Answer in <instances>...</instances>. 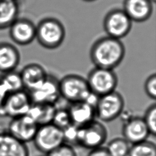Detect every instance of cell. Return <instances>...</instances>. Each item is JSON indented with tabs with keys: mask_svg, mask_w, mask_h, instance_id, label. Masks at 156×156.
Listing matches in <instances>:
<instances>
[{
	"mask_svg": "<svg viewBox=\"0 0 156 156\" xmlns=\"http://www.w3.org/2000/svg\"><path fill=\"white\" fill-rule=\"evenodd\" d=\"M86 79L90 90L99 96L115 91L118 82L113 69L98 67L92 69Z\"/></svg>",
	"mask_w": 156,
	"mask_h": 156,
	"instance_id": "obj_5",
	"label": "cell"
},
{
	"mask_svg": "<svg viewBox=\"0 0 156 156\" xmlns=\"http://www.w3.org/2000/svg\"><path fill=\"white\" fill-rule=\"evenodd\" d=\"M32 104L29 94L25 90L9 93L0 107V116L14 118L25 115Z\"/></svg>",
	"mask_w": 156,
	"mask_h": 156,
	"instance_id": "obj_9",
	"label": "cell"
},
{
	"mask_svg": "<svg viewBox=\"0 0 156 156\" xmlns=\"http://www.w3.org/2000/svg\"><path fill=\"white\" fill-rule=\"evenodd\" d=\"M78 130L79 127L73 124H71L65 129H63V138L64 143L69 145H77V138H78Z\"/></svg>",
	"mask_w": 156,
	"mask_h": 156,
	"instance_id": "obj_26",
	"label": "cell"
},
{
	"mask_svg": "<svg viewBox=\"0 0 156 156\" xmlns=\"http://www.w3.org/2000/svg\"><path fill=\"white\" fill-rule=\"evenodd\" d=\"M143 120L148 129L149 133L155 136L156 133V105H151L146 110Z\"/></svg>",
	"mask_w": 156,
	"mask_h": 156,
	"instance_id": "obj_25",
	"label": "cell"
},
{
	"mask_svg": "<svg viewBox=\"0 0 156 156\" xmlns=\"http://www.w3.org/2000/svg\"><path fill=\"white\" fill-rule=\"evenodd\" d=\"M20 62V53L17 48L8 42H0V72L15 71Z\"/></svg>",
	"mask_w": 156,
	"mask_h": 156,
	"instance_id": "obj_18",
	"label": "cell"
},
{
	"mask_svg": "<svg viewBox=\"0 0 156 156\" xmlns=\"http://www.w3.org/2000/svg\"><path fill=\"white\" fill-rule=\"evenodd\" d=\"M107 136L105 126L101 121L94 119L83 126L79 127L77 145L93 149L102 146Z\"/></svg>",
	"mask_w": 156,
	"mask_h": 156,
	"instance_id": "obj_8",
	"label": "cell"
},
{
	"mask_svg": "<svg viewBox=\"0 0 156 156\" xmlns=\"http://www.w3.org/2000/svg\"><path fill=\"white\" fill-rule=\"evenodd\" d=\"M7 94H8L7 91H6L5 88L0 82V107L2 105Z\"/></svg>",
	"mask_w": 156,
	"mask_h": 156,
	"instance_id": "obj_30",
	"label": "cell"
},
{
	"mask_svg": "<svg viewBox=\"0 0 156 156\" xmlns=\"http://www.w3.org/2000/svg\"><path fill=\"white\" fill-rule=\"evenodd\" d=\"M32 103H49L55 104L60 96L58 80L48 75L43 84L36 90L28 92Z\"/></svg>",
	"mask_w": 156,
	"mask_h": 156,
	"instance_id": "obj_12",
	"label": "cell"
},
{
	"mask_svg": "<svg viewBox=\"0 0 156 156\" xmlns=\"http://www.w3.org/2000/svg\"><path fill=\"white\" fill-rule=\"evenodd\" d=\"M9 28L10 38L17 44L27 45L35 39L36 25L30 20L18 18Z\"/></svg>",
	"mask_w": 156,
	"mask_h": 156,
	"instance_id": "obj_11",
	"label": "cell"
},
{
	"mask_svg": "<svg viewBox=\"0 0 156 156\" xmlns=\"http://www.w3.org/2000/svg\"><path fill=\"white\" fill-rule=\"evenodd\" d=\"M56 109L55 104L32 103L26 115L40 126L52 122Z\"/></svg>",
	"mask_w": 156,
	"mask_h": 156,
	"instance_id": "obj_19",
	"label": "cell"
},
{
	"mask_svg": "<svg viewBox=\"0 0 156 156\" xmlns=\"http://www.w3.org/2000/svg\"><path fill=\"white\" fill-rule=\"evenodd\" d=\"M0 82L8 94L24 90L20 74L15 71L2 73L0 77Z\"/></svg>",
	"mask_w": 156,
	"mask_h": 156,
	"instance_id": "obj_21",
	"label": "cell"
},
{
	"mask_svg": "<svg viewBox=\"0 0 156 156\" xmlns=\"http://www.w3.org/2000/svg\"><path fill=\"white\" fill-rule=\"evenodd\" d=\"M60 96L70 103L85 101L91 93L87 79L77 74H68L58 80Z\"/></svg>",
	"mask_w": 156,
	"mask_h": 156,
	"instance_id": "obj_3",
	"label": "cell"
},
{
	"mask_svg": "<svg viewBox=\"0 0 156 156\" xmlns=\"http://www.w3.org/2000/svg\"><path fill=\"white\" fill-rule=\"evenodd\" d=\"M132 26V20L121 9L110 10L103 21V27L107 36L119 40L130 32Z\"/></svg>",
	"mask_w": 156,
	"mask_h": 156,
	"instance_id": "obj_7",
	"label": "cell"
},
{
	"mask_svg": "<svg viewBox=\"0 0 156 156\" xmlns=\"http://www.w3.org/2000/svg\"><path fill=\"white\" fill-rule=\"evenodd\" d=\"M125 52V46L121 40L106 36L93 44L90 57L95 67L113 70L122 62Z\"/></svg>",
	"mask_w": 156,
	"mask_h": 156,
	"instance_id": "obj_1",
	"label": "cell"
},
{
	"mask_svg": "<svg viewBox=\"0 0 156 156\" xmlns=\"http://www.w3.org/2000/svg\"><path fill=\"white\" fill-rule=\"evenodd\" d=\"M84 1H86V2H92V1H96V0H83Z\"/></svg>",
	"mask_w": 156,
	"mask_h": 156,
	"instance_id": "obj_31",
	"label": "cell"
},
{
	"mask_svg": "<svg viewBox=\"0 0 156 156\" xmlns=\"http://www.w3.org/2000/svg\"><path fill=\"white\" fill-rule=\"evenodd\" d=\"M144 90L147 96L152 99L156 98V75H150L144 84Z\"/></svg>",
	"mask_w": 156,
	"mask_h": 156,
	"instance_id": "obj_28",
	"label": "cell"
},
{
	"mask_svg": "<svg viewBox=\"0 0 156 156\" xmlns=\"http://www.w3.org/2000/svg\"><path fill=\"white\" fill-rule=\"evenodd\" d=\"M52 123L62 130L73 124L68 109L57 108Z\"/></svg>",
	"mask_w": 156,
	"mask_h": 156,
	"instance_id": "obj_24",
	"label": "cell"
},
{
	"mask_svg": "<svg viewBox=\"0 0 156 156\" xmlns=\"http://www.w3.org/2000/svg\"><path fill=\"white\" fill-rule=\"evenodd\" d=\"M20 74L24 89L27 92L32 91L40 87L48 75L42 66L34 63L26 65Z\"/></svg>",
	"mask_w": 156,
	"mask_h": 156,
	"instance_id": "obj_14",
	"label": "cell"
},
{
	"mask_svg": "<svg viewBox=\"0 0 156 156\" xmlns=\"http://www.w3.org/2000/svg\"><path fill=\"white\" fill-rule=\"evenodd\" d=\"M0 156H29V151L26 143L7 132H0Z\"/></svg>",
	"mask_w": 156,
	"mask_h": 156,
	"instance_id": "obj_17",
	"label": "cell"
},
{
	"mask_svg": "<svg viewBox=\"0 0 156 156\" xmlns=\"http://www.w3.org/2000/svg\"><path fill=\"white\" fill-rule=\"evenodd\" d=\"M32 141L37 150L48 154L64 143L63 131L52 122L40 126Z\"/></svg>",
	"mask_w": 156,
	"mask_h": 156,
	"instance_id": "obj_6",
	"label": "cell"
},
{
	"mask_svg": "<svg viewBox=\"0 0 156 156\" xmlns=\"http://www.w3.org/2000/svg\"><path fill=\"white\" fill-rule=\"evenodd\" d=\"M65 34L63 24L55 18H43L36 26L35 38L46 49H54L58 48L63 42Z\"/></svg>",
	"mask_w": 156,
	"mask_h": 156,
	"instance_id": "obj_2",
	"label": "cell"
},
{
	"mask_svg": "<svg viewBox=\"0 0 156 156\" xmlns=\"http://www.w3.org/2000/svg\"><path fill=\"white\" fill-rule=\"evenodd\" d=\"M122 10L132 21L141 23L151 16L153 3L150 0H124Z\"/></svg>",
	"mask_w": 156,
	"mask_h": 156,
	"instance_id": "obj_15",
	"label": "cell"
},
{
	"mask_svg": "<svg viewBox=\"0 0 156 156\" xmlns=\"http://www.w3.org/2000/svg\"><path fill=\"white\" fill-rule=\"evenodd\" d=\"M47 156H77L73 146L63 143L47 154Z\"/></svg>",
	"mask_w": 156,
	"mask_h": 156,
	"instance_id": "obj_27",
	"label": "cell"
},
{
	"mask_svg": "<svg viewBox=\"0 0 156 156\" xmlns=\"http://www.w3.org/2000/svg\"><path fill=\"white\" fill-rule=\"evenodd\" d=\"M38 126L28 115L12 118L7 132L16 140L27 143L33 140Z\"/></svg>",
	"mask_w": 156,
	"mask_h": 156,
	"instance_id": "obj_10",
	"label": "cell"
},
{
	"mask_svg": "<svg viewBox=\"0 0 156 156\" xmlns=\"http://www.w3.org/2000/svg\"><path fill=\"white\" fill-rule=\"evenodd\" d=\"M149 134L148 129L141 117L133 116L123 124L122 137L130 144L147 140Z\"/></svg>",
	"mask_w": 156,
	"mask_h": 156,
	"instance_id": "obj_13",
	"label": "cell"
},
{
	"mask_svg": "<svg viewBox=\"0 0 156 156\" xmlns=\"http://www.w3.org/2000/svg\"><path fill=\"white\" fill-rule=\"evenodd\" d=\"M68 110L72 123L82 127L94 119L96 116L95 108L84 101L70 103Z\"/></svg>",
	"mask_w": 156,
	"mask_h": 156,
	"instance_id": "obj_16",
	"label": "cell"
},
{
	"mask_svg": "<svg viewBox=\"0 0 156 156\" xmlns=\"http://www.w3.org/2000/svg\"><path fill=\"white\" fill-rule=\"evenodd\" d=\"M87 156H110L106 147L100 146L91 149Z\"/></svg>",
	"mask_w": 156,
	"mask_h": 156,
	"instance_id": "obj_29",
	"label": "cell"
},
{
	"mask_svg": "<svg viewBox=\"0 0 156 156\" xmlns=\"http://www.w3.org/2000/svg\"><path fill=\"white\" fill-rule=\"evenodd\" d=\"M18 13L16 0H0V29L9 28L18 18Z\"/></svg>",
	"mask_w": 156,
	"mask_h": 156,
	"instance_id": "obj_20",
	"label": "cell"
},
{
	"mask_svg": "<svg viewBox=\"0 0 156 156\" xmlns=\"http://www.w3.org/2000/svg\"><path fill=\"white\" fill-rule=\"evenodd\" d=\"M124 108L123 96L114 91L99 97L95 105L96 116L101 121L110 122L119 117Z\"/></svg>",
	"mask_w": 156,
	"mask_h": 156,
	"instance_id": "obj_4",
	"label": "cell"
},
{
	"mask_svg": "<svg viewBox=\"0 0 156 156\" xmlns=\"http://www.w3.org/2000/svg\"><path fill=\"white\" fill-rule=\"evenodd\" d=\"M127 156H156L155 144L147 140L133 144Z\"/></svg>",
	"mask_w": 156,
	"mask_h": 156,
	"instance_id": "obj_22",
	"label": "cell"
},
{
	"mask_svg": "<svg viewBox=\"0 0 156 156\" xmlns=\"http://www.w3.org/2000/svg\"><path fill=\"white\" fill-rule=\"evenodd\" d=\"M150 1H151L152 3H154V2H155V1H156V0H150Z\"/></svg>",
	"mask_w": 156,
	"mask_h": 156,
	"instance_id": "obj_32",
	"label": "cell"
},
{
	"mask_svg": "<svg viewBox=\"0 0 156 156\" xmlns=\"http://www.w3.org/2000/svg\"><path fill=\"white\" fill-rule=\"evenodd\" d=\"M130 147V144L123 137L112 140L106 147L110 156H127Z\"/></svg>",
	"mask_w": 156,
	"mask_h": 156,
	"instance_id": "obj_23",
	"label": "cell"
}]
</instances>
